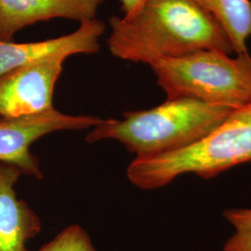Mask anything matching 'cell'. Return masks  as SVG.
<instances>
[{
  "instance_id": "6da1fadb",
  "label": "cell",
  "mask_w": 251,
  "mask_h": 251,
  "mask_svg": "<svg viewBox=\"0 0 251 251\" xmlns=\"http://www.w3.org/2000/svg\"><path fill=\"white\" fill-rule=\"evenodd\" d=\"M108 48L115 57L151 64L202 50L234 53L223 26L196 0H146L128 15L112 16Z\"/></svg>"
},
{
  "instance_id": "7a4b0ae2",
  "label": "cell",
  "mask_w": 251,
  "mask_h": 251,
  "mask_svg": "<svg viewBox=\"0 0 251 251\" xmlns=\"http://www.w3.org/2000/svg\"><path fill=\"white\" fill-rule=\"evenodd\" d=\"M233 110L192 98L168 99L152 109L126 112L121 120L104 119L86 140L92 144L113 139L136 157L154 156L200 142Z\"/></svg>"
},
{
  "instance_id": "3957f363",
  "label": "cell",
  "mask_w": 251,
  "mask_h": 251,
  "mask_svg": "<svg viewBox=\"0 0 251 251\" xmlns=\"http://www.w3.org/2000/svg\"><path fill=\"white\" fill-rule=\"evenodd\" d=\"M251 161V101L235 108L215 130L197 144L154 156L136 157L126 170L138 188H160L182 174L211 179Z\"/></svg>"
},
{
  "instance_id": "277c9868",
  "label": "cell",
  "mask_w": 251,
  "mask_h": 251,
  "mask_svg": "<svg viewBox=\"0 0 251 251\" xmlns=\"http://www.w3.org/2000/svg\"><path fill=\"white\" fill-rule=\"evenodd\" d=\"M202 50L150 64L168 99L192 98L235 108L251 101V55Z\"/></svg>"
},
{
  "instance_id": "5b68a950",
  "label": "cell",
  "mask_w": 251,
  "mask_h": 251,
  "mask_svg": "<svg viewBox=\"0 0 251 251\" xmlns=\"http://www.w3.org/2000/svg\"><path fill=\"white\" fill-rule=\"evenodd\" d=\"M103 119L94 116H72L55 108L40 114L0 119V163L17 167L23 174L43 178L30 146L39 138L59 130L94 127Z\"/></svg>"
},
{
  "instance_id": "8992f818",
  "label": "cell",
  "mask_w": 251,
  "mask_h": 251,
  "mask_svg": "<svg viewBox=\"0 0 251 251\" xmlns=\"http://www.w3.org/2000/svg\"><path fill=\"white\" fill-rule=\"evenodd\" d=\"M66 59L54 55L0 76L1 118L31 116L54 108V88Z\"/></svg>"
},
{
  "instance_id": "52a82bcc",
  "label": "cell",
  "mask_w": 251,
  "mask_h": 251,
  "mask_svg": "<svg viewBox=\"0 0 251 251\" xmlns=\"http://www.w3.org/2000/svg\"><path fill=\"white\" fill-rule=\"evenodd\" d=\"M106 26L98 19L84 21L72 34L38 42L14 43L0 40V76L28 63L63 55L94 54L100 50V38Z\"/></svg>"
},
{
  "instance_id": "ba28073f",
  "label": "cell",
  "mask_w": 251,
  "mask_h": 251,
  "mask_svg": "<svg viewBox=\"0 0 251 251\" xmlns=\"http://www.w3.org/2000/svg\"><path fill=\"white\" fill-rule=\"evenodd\" d=\"M104 0H0V40L12 41L25 27L51 19H96Z\"/></svg>"
},
{
  "instance_id": "9c48e42d",
  "label": "cell",
  "mask_w": 251,
  "mask_h": 251,
  "mask_svg": "<svg viewBox=\"0 0 251 251\" xmlns=\"http://www.w3.org/2000/svg\"><path fill=\"white\" fill-rule=\"evenodd\" d=\"M21 175L17 167L0 163V251H29L27 242L41 231L38 216L17 197Z\"/></svg>"
},
{
  "instance_id": "30bf717a",
  "label": "cell",
  "mask_w": 251,
  "mask_h": 251,
  "mask_svg": "<svg viewBox=\"0 0 251 251\" xmlns=\"http://www.w3.org/2000/svg\"><path fill=\"white\" fill-rule=\"evenodd\" d=\"M223 26L233 44L234 53L248 51L251 37V0H196Z\"/></svg>"
},
{
  "instance_id": "8fae6325",
  "label": "cell",
  "mask_w": 251,
  "mask_h": 251,
  "mask_svg": "<svg viewBox=\"0 0 251 251\" xmlns=\"http://www.w3.org/2000/svg\"><path fill=\"white\" fill-rule=\"evenodd\" d=\"M223 214L234 228L223 251H251V208H227Z\"/></svg>"
},
{
  "instance_id": "7c38bea8",
  "label": "cell",
  "mask_w": 251,
  "mask_h": 251,
  "mask_svg": "<svg viewBox=\"0 0 251 251\" xmlns=\"http://www.w3.org/2000/svg\"><path fill=\"white\" fill-rule=\"evenodd\" d=\"M37 251H97L90 235L80 225H73L63 229L50 242Z\"/></svg>"
},
{
  "instance_id": "4fadbf2b",
  "label": "cell",
  "mask_w": 251,
  "mask_h": 251,
  "mask_svg": "<svg viewBox=\"0 0 251 251\" xmlns=\"http://www.w3.org/2000/svg\"><path fill=\"white\" fill-rule=\"evenodd\" d=\"M118 1L122 5V9L125 13L124 15H128L138 9L146 0H118Z\"/></svg>"
}]
</instances>
